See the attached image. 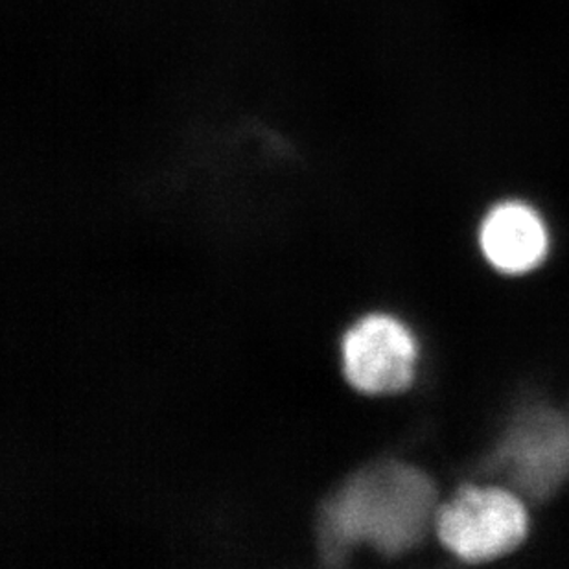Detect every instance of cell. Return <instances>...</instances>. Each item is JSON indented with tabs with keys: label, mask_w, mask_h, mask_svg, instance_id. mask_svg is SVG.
Here are the masks:
<instances>
[{
	"label": "cell",
	"mask_w": 569,
	"mask_h": 569,
	"mask_svg": "<svg viewBox=\"0 0 569 569\" xmlns=\"http://www.w3.org/2000/svg\"><path fill=\"white\" fill-rule=\"evenodd\" d=\"M437 489L419 468L381 461L355 473L319 516V548L338 565L367 543L386 557L417 548L436 526Z\"/></svg>",
	"instance_id": "obj_1"
},
{
	"label": "cell",
	"mask_w": 569,
	"mask_h": 569,
	"mask_svg": "<svg viewBox=\"0 0 569 569\" xmlns=\"http://www.w3.org/2000/svg\"><path fill=\"white\" fill-rule=\"evenodd\" d=\"M526 501L507 485H467L439 506L436 531L448 553L468 565L503 559L529 535Z\"/></svg>",
	"instance_id": "obj_2"
},
{
	"label": "cell",
	"mask_w": 569,
	"mask_h": 569,
	"mask_svg": "<svg viewBox=\"0 0 569 569\" xmlns=\"http://www.w3.org/2000/svg\"><path fill=\"white\" fill-rule=\"evenodd\" d=\"M490 465L523 500L553 498L569 481V411L546 406L518 415Z\"/></svg>",
	"instance_id": "obj_3"
},
{
	"label": "cell",
	"mask_w": 569,
	"mask_h": 569,
	"mask_svg": "<svg viewBox=\"0 0 569 569\" xmlns=\"http://www.w3.org/2000/svg\"><path fill=\"white\" fill-rule=\"evenodd\" d=\"M419 345L397 317L369 313L341 339L343 375L356 391L395 395L413 383Z\"/></svg>",
	"instance_id": "obj_4"
},
{
	"label": "cell",
	"mask_w": 569,
	"mask_h": 569,
	"mask_svg": "<svg viewBox=\"0 0 569 569\" xmlns=\"http://www.w3.org/2000/svg\"><path fill=\"white\" fill-rule=\"evenodd\" d=\"M479 248L498 273H531L548 258V226L531 204L516 199L501 201L481 221Z\"/></svg>",
	"instance_id": "obj_5"
}]
</instances>
